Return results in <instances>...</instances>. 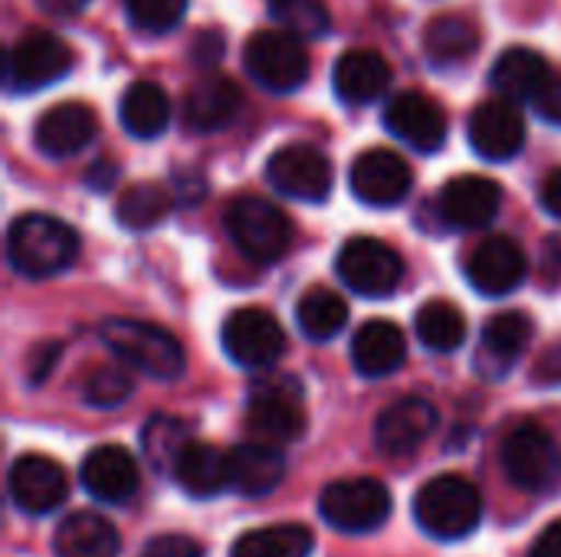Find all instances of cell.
<instances>
[{
  "instance_id": "obj_22",
  "label": "cell",
  "mask_w": 561,
  "mask_h": 557,
  "mask_svg": "<svg viewBox=\"0 0 561 557\" xmlns=\"http://www.w3.org/2000/svg\"><path fill=\"white\" fill-rule=\"evenodd\" d=\"M82 489L108 506H122L138 492V463L125 446H95L79 466Z\"/></svg>"
},
{
  "instance_id": "obj_21",
  "label": "cell",
  "mask_w": 561,
  "mask_h": 557,
  "mask_svg": "<svg viewBox=\"0 0 561 557\" xmlns=\"http://www.w3.org/2000/svg\"><path fill=\"white\" fill-rule=\"evenodd\" d=\"M503 204V187L483 174H460L440 190V217L457 230L486 227Z\"/></svg>"
},
{
  "instance_id": "obj_43",
  "label": "cell",
  "mask_w": 561,
  "mask_h": 557,
  "mask_svg": "<svg viewBox=\"0 0 561 557\" xmlns=\"http://www.w3.org/2000/svg\"><path fill=\"white\" fill-rule=\"evenodd\" d=\"M533 102H536V108H539V115H542L546 121L561 125V72H552V76H549V82L542 85V92H539Z\"/></svg>"
},
{
  "instance_id": "obj_2",
  "label": "cell",
  "mask_w": 561,
  "mask_h": 557,
  "mask_svg": "<svg viewBox=\"0 0 561 557\" xmlns=\"http://www.w3.org/2000/svg\"><path fill=\"white\" fill-rule=\"evenodd\" d=\"M102 341L122 364L154 381H174L184 374V361H187L184 348L161 325L138 322V318H108L102 325Z\"/></svg>"
},
{
  "instance_id": "obj_41",
  "label": "cell",
  "mask_w": 561,
  "mask_h": 557,
  "mask_svg": "<svg viewBox=\"0 0 561 557\" xmlns=\"http://www.w3.org/2000/svg\"><path fill=\"white\" fill-rule=\"evenodd\" d=\"M59 355H62V345H59V341H43V345H36L33 355L26 358V378H30V384H43V381L49 378V371L56 368Z\"/></svg>"
},
{
  "instance_id": "obj_26",
  "label": "cell",
  "mask_w": 561,
  "mask_h": 557,
  "mask_svg": "<svg viewBox=\"0 0 561 557\" xmlns=\"http://www.w3.org/2000/svg\"><path fill=\"white\" fill-rule=\"evenodd\" d=\"M240 89L230 76L210 72L197 79L184 98V118L194 131H220L240 115Z\"/></svg>"
},
{
  "instance_id": "obj_1",
  "label": "cell",
  "mask_w": 561,
  "mask_h": 557,
  "mask_svg": "<svg viewBox=\"0 0 561 557\" xmlns=\"http://www.w3.org/2000/svg\"><path fill=\"white\" fill-rule=\"evenodd\" d=\"M79 256V233L49 213H23L7 230V259L26 279H49Z\"/></svg>"
},
{
  "instance_id": "obj_40",
  "label": "cell",
  "mask_w": 561,
  "mask_h": 557,
  "mask_svg": "<svg viewBox=\"0 0 561 557\" xmlns=\"http://www.w3.org/2000/svg\"><path fill=\"white\" fill-rule=\"evenodd\" d=\"M141 557H204V548L187 535H158L145 545Z\"/></svg>"
},
{
  "instance_id": "obj_12",
  "label": "cell",
  "mask_w": 561,
  "mask_h": 557,
  "mask_svg": "<svg viewBox=\"0 0 561 557\" xmlns=\"http://www.w3.org/2000/svg\"><path fill=\"white\" fill-rule=\"evenodd\" d=\"M503 473L516 489L542 492L556 483L559 473V450L549 430L539 423H519L503 443Z\"/></svg>"
},
{
  "instance_id": "obj_42",
  "label": "cell",
  "mask_w": 561,
  "mask_h": 557,
  "mask_svg": "<svg viewBox=\"0 0 561 557\" xmlns=\"http://www.w3.org/2000/svg\"><path fill=\"white\" fill-rule=\"evenodd\" d=\"M533 381L539 387H561V341L539 355V361L533 364Z\"/></svg>"
},
{
  "instance_id": "obj_23",
  "label": "cell",
  "mask_w": 561,
  "mask_h": 557,
  "mask_svg": "<svg viewBox=\"0 0 561 557\" xmlns=\"http://www.w3.org/2000/svg\"><path fill=\"white\" fill-rule=\"evenodd\" d=\"M227 473L230 489L247 499H263L286 479V456L276 443H240L227 453Z\"/></svg>"
},
{
  "instance_id": "obj_37",
  "label": "cell",
  "mask_w": 561,
  "mask_h": 557,
  "mask_svg": "<svg viewBox=\"0 0 561 557\" xmlns=\"http://www.w3.org/2000/svg\"><path fill=\"white\" fill-rule=\"evenodd\" d=\"M266 7H270V16L283 30H289L302 39H316V36L329 33L332 20H329V10L322 0H266Z\"/></svg>"
},
{
  "instance_id": "obj_48",
  "label": "cell",
  "mask_w": 561,
  "mask_h": 557,
  "mask_svg": "<svg viewBox=\"0 0 561 557\" xmlns=\"http://www.w3.org/2000/svg\"><path fill=\"white\" fill-rule=\"evenodd\" d=\"M539 204H542V210L546 213H552V217H561V167L559 171H552L546 181H542V190H539Z\"/></svg>"
},
{
  "instance_id": "obj_28",
  "label": "cell",
  "mask_w": 561,
  "mask_h": 557,
  "mask_svg": "<svg viewBox=\"0 0 561 557\" xmlns=\"http://www.w3.org/2000/svg\"><path fill=\"white\" fill-rule=\"evenodd\" d=\"M552 72H556V69H552L536 49L513 46V49H506V53L493 62L490 82H493V89H496L503 98H510V102H533V98L542 92V85L549 82Z\"/></svg>"
},
{
  "instance_id": "obj_10",
  "label": "cell",
  "mask_w": 561,
  "mask_h": 557,
  "mask_svg": "<svg viewBox=\"0 0 561 557\" xmlns=\"http://www.w3.org/2000/svg\"><path fill=\"white\" fill-rule=\"evenodd\" d=\"M224 351L233 364L263 371L286 355V332L266 309H237L220 328Z\"/></svg>"
},
{
  "instance_id": "obj_19",
  "label": "cell",
  "mask_w": 561,
  "mask_h": 557,
  "mask_svg": "<svg viewBox=\"0 0 561 557\" xmlns=\"http://www.w3.org/2000/svg\"><path fill=\"white\" fill-rule=\"evenodd\" d=\"M470 144L483 161H510L526 148V118L510 98L483 102L470 115Z\"/></svg>"
},
{
  "instance_id": "obj_7",
  "label": "cell",
  "mask_w": 561,
  "mask_h": 557,
  "mask_svg": "<svg viewBox=\"0 0 561 557\" xmlns=\"http://www.w3.org/2000/svg\"><path fill=\"white\" fill-rule=\"evenodd\" d=\"M243 66L256 85L270 92H296L309 79V53L302 36L289 30H260L243 46Z\"/></svg>"
},
{
  "instance_id": "obj_20",
  "label": "cell",
  "mask_w": 561,
  "mask_h": 557,
  "mask_svg": "<svg viewBox=\"0 0 561 557\" xmlns=\"http://www.w3.org/2000/svg\"><path fill=\"white\" fill-rule=\"evenodd\" d=\"M95 131H99V121L89 105L59 102L36 118L33 141H36L39 154H46L53 161H66V158L79 154L82 148H89Z\"/></svg>"
},
{
  "instance_id": "obj_32",
  "label": "cell",
  "mask_w": 561,
  "mask_h": 557,
  "mask_svg": "<svg viewBox=\"0 0 561 557\" xmlns=\"http://www.w3.org/2000/svg\"><path fill=\"white\" fill-rule=\"evenodd\" d=\"M417 338L434 355H450L467 341V318L463 312L447 299H431L414 315Z\"/></svg>"
},
{
  "instance_id": "obj_47",
  "label": "cell",
  "mask_w": 561,
  "mask_h": 557,
  "mask_svg": "<svg viewBox=\"0 0 561 557\" xmlns=\"http://www.w3.org/2000/svg\"><path fill=\"white\" fill-rule=\"evenodd\" d=\"M529 557H561V519L542 529V535L529 548Z\"/></svg>"
},
{
  "instance_id": "obj_5",
  "label": "cell",
  "mask_w": 561,
  "mask_h": 557,
  "mask_svg": "<svg viewBox=\"0 0 561 557\" xmlns=\"http://www.w3.org/2000/svg\"><path fill=\"white\" fill-rule=\"evenodd\" d=\"M247 430L263 443H296L306 433L302 384L286 374L256 381L247 401Z\"/></svg>"
},
{
  "instance_id": "obj_29",
  "label": "cell",
  "mask_w": 561,
  "mask_h": 557,
  "mask_svg": "<svg viewBox=\"0 0 561 557\" xmlns=\"http://www.w3.org/2000/svg\"><path fill=\"white\" fill-rule=\"evenodd\" d=\"M174 479L178 486L194 496V499H210V496H220L224 489H230V473H227V453H220L217 446L210 443H197L191 440L178 463H174Z\"/></svg>"
},
{
  "instance_id": "obj_38",
  "label": "cell",
  "mask_w": 561,
  "mask_h": 557,
  "mask_svg": "<svg viewBox=\"0 0 561 557\" xmlns=\"http://www.w3.org/2000/svg\"><path fill=\"white\" fill-rule=\"evenodd\" d=\"M135 384H131V374H128V364L118 368V364H102V368H92L89 378L82 381V401L95 410H112V407H122L128 397H131Z\"/></svg>"
},
{
  "instance_id": "obj_24",
  "label": "cell",
  "mask_w": 561,
  "mask_h": 557,
  "mask_svg": "<svg viewBox=\"0 0 561 557\" xmlns=\"http://www.w3.org/2000/svg\"><path fill=\"white\" fill-rule=\"evenodd\" d=\"M335 95L348 105H368L381 98L391 85V66L375 49H348L332 69Z\"/></svg>"
},
{
  "instance_id": "obj_13",
  "label": "cell",
  "mask_w": 561,
  "mask_h": 557,
  "mask_svg": "<svg viewBox=\"0 0 561 557\" xmlns=\"http://www.w3.org/2000/svg\"><path fill=\"white\" fill-rule=\"evenodd\" d=\"M348 184H352V194L368 207H398L411 194L414 171L398 151L371 148L355 158L348 171Z\"/></svg>"
},
{
  "instance_id": "obj_34",
  "label": "cell",
  "mask_w": 561,
  "mask_h": 557,
  "mask_svg": "<svg viewBox=\"0 0 561 557\" xmlns=\"http://www.w3.org/2000/svg\"><path fill=\"white\" fill-rule=\"evenodd\" d=\"M296 322L309 341H332L348 325V305L332 289H309L296 305Z\"/></svg>"
},
{
  "instance_id": "obj_9",
  "label": "cell",
  "mask_w": 561,
  "mask_h": 557,
  "mask_svg": "<svg viewBox=\"0 0 561 557\" xmlns=\"http://www.w3.org/2000/svg\"><path fill=\"white\" fill-rule=\"evenodd\" d=\"M319 515L335 532L368 535L391 519V492L378 479H342L322 489Z\"/></svg>"
},
{
  "instance_id": "obj_11",
  "label": "cell",
  "mask_w": 561,
  "mask_h": 557,
  "mask_svg": "<svg viewBox=\"0 0 561 557\" xmlns=\"http://www.w3.org/2000/svg\"><path fill=\"white\" fill-rule=\"evenodd\" d=\"M266 181L283 197L302 204H322L332 194L335 171L332 161L309 144H286L266 161Z\"/></svg>"
},
{
  "instance_id": "obj_35",
  "label": "cell",
  "mask_w": 561,
  "mask_h": 557,
  "mask_svg": "<svg viewBox=\"0 0 561 557\" xmlns=\"http://www.w3.org/2000/svg\"><path fill=\"white\" fill-rule=\"evenodd\" d=\"M171 190L161 184H131L122 190L118 204H115V220L125 230H154L158 223H164V217L171 213Z\"/></svg>"
},
{
  "instance_id": "obj_17",
  "label": "cell",
  "mask_w": 561,
  "mask_h": 557,
  "mask_svg": "<svg viewBox=\"0 0 561 557\" xmlns=\"http://www.w3.org/2000/svg\"><path fill=\"white\" fill-rule=\"evenodd\" d=\"M440 423V414L424 397H401L388 410H381L375 423V446L385 456H411L421 450Z\"/></svg>"
},
{
  "instance_id": "obj_6",
  "label": "cell",
  "mask_w": 561,
  "mask_h": 557,
  "mask_svg": "<svg viewBox=\"0 0 561 557\" xmlns=\"http://www.w3.org/2000/svg\"><path fill=\"white\" fill-rule=\"evenodd\" d=\"M72 66H76V56L66 39H59L56 33H46V30H33L7 49L3 82H7V92H13V95L39 92V89L59 82L62 76H69Z\"/></svg>"
},
{
  "instance_id": "obj_33",
  "label": "cell",
  "mask_w": 561,
  "mask_h": 557,
  "mask_svg": "<svg viewBox=\"0 0 561 557\" xmlns=\"http://www.w3.org/2000/svg\"><path fill=\"white\" fill-rule=\"evenodd\" d=\"M316 548L306 525H270L237 538L230 557H309Z\"/></svg>"
},
{
  "instance_id": "obj_15",
  "label": "cell",
  "mask_w": 561,
  "mask_h": 557,
  "mask_svg": "<svg viewBox=\"0 0 561 557\" xmlns=\"http://www.w3.org/2000/svg\"><path fill=\"white\" fill-rule=\"evenodd\" d=\"M526 272H529V259L513 236L483 240L467 263L470 286L486 299H503L516 292L526 282Z\"/></svg>"
},
{
  "instance_id": "obj_14",
  "label": "cell",
  "mask_w": 561,
  "mask_h": 557,
  "mask_svg": "<svg viewBox=\"0 0 561 557\" xmlns=\"http://www.w3.org/2000/svg\"><path fill=\"white\" fill-rule=\"evenodd\" d=\"M7 486H10L13 506L26 515H49L53 509L66 502V492H69V479L62 466L43 453L20 456L10 466Z\"/></svg>"
},
{
  "instance_id": "obj_16",
  "label": "cell",
  "mask_w": 561,
  "mask_h": 557,
  "mask_svg": "<svg viewBox=\"0 0 561 557\" xmlns=\"http://www.w3.org/2000/svg\"><path fill=\"white\" fill-rule=\"evenodd\" d=\"M385 128L421 154L440 151L447 141V115L424 92H398L385 105Z\"/></svg>"
},
{
  "instance_id": "obj_3",
  "label": "cell",
  "mask_w": 561,
  "mask_h": 557,
  "mask_svg": "<svg viewBox=\"0 0 561 557\" xmlns=\"http://www.w3.org/2000/svg\"><path fill=\"white\" fill-rule=\"evenodd\" d=\"M417 525L437 542H460L477 532L483 519V496L463 476H437L414 496Z\"/></svg>"
},
{
  "instance_id": "obj_18",
  "label": "cell",
  "mask_w": 561,
  "mask_h": 557,
  "mask_svg": "<svg viewBox=\"0 0 561 557\" xmlns=\"http://www.w3.org/2000/svg\"><path fill=\"white\" fill-rule=\"evenodd\" d=\"M533 341V318L526 312H500L483 325L480 348L473 355V368L483 381H503L516 361L523 358L526 345Z\"/></svg>"
},
{
  "instance_id": "obj_25",
  "label": "cell",
  "mask_w": 561,
  "mask_h": 557,
  "mask_svg": "<svg viewBox=\"0 0 561 557\" xmlns=\"http://www.w3.org/2000/svg\"><path fill=\"white\" fill-rule=\"evenodd\" d=\"M408 358L404 332L388 318L365 322L352 338V364L362 378H388Z\"/></svg>"
},
{
  "instance_id": "obj_49",
  "label": "cell",
  "mask_w": 561,
  "mask_h": 557,
  "mask_svg": "<svg viewBox=\"0 0 561 557\" xmlns=\"http://www.w3.org/2000/svg\"><path fill=\"white\" fill-rule=\"evenodd\" d=\"M39 10L53 13V16H76L89 7V0H36Z\"/></svg>"
},
{
  "instance_id": "obj_31",
  "label": "cell",
  "mask_w": 561,
  "mask_h": 557,
  "mask_svg": "<svg viewBox=\"0 0 561 557\" xmlns=\"http://www.w3.org/2000/svg\"><path fill=\"white\" fill-rule=\"evenodd\" d=\"M477 46H480V30L460 13L434 16L424 30V53L437 69L460 66L467 56L477 53Z\"/></svg>"
},
{
  "instance_id": "obj_45",
  "label": "cell",
  "mask_w": 561,
  "mask_h": 557,
  "mask_svg": "<svg viewBox=\"0 0 561 557\" xmlns=\"http://www.w3.org/2000/svg\"><path fill=\"white\" fill-rule=\"evenodd\" d=\"M174 184H178V200H184V204H197L204 197V177H201V171H191V167L174 171Z\"/></svg>"
},
{
  "instance_id": "obj_4",
  "label": "cell",
  "mask_w": 561,
  "mask_h": 557,
  "mask_svg": "<svg viewBox=\"0 0 561 557\" xmlns=\"http://www.w3.org/2000/svg\"><path fill=\"white\" fill-rule=\"evenodd\" d=\"M227 236L250 263H276L293 243L289 217L263 197H237L224 213Z\"/></svg>"
},
{
  "instance_id": "obj_44",
  "label": "cell",
  "mask_w": 561,
  "mask_h": 557,
  "mask_svg": "<svg viewBox=\"0 0 561 557\" xmlns=\"http://www.w3.org/2000/svg\"><path fill=\"white\" fill-rule=\"evenodd\" d=\"M191 56H194L197 66H214V62L224 56V36H220L217 30L197 33V39H194V46H191Z\"/></svg>"
},
{
  "instance_id": "obj_8",
  "label": "cell",
  "mask_w": 561,
  "mask_h": 557,
  "mask_svg": "<svg viewBox=\"0 0 561 557\" xmlns=\"http://www.w3.org/2000/svg\"><path fill=\"white\" fill-rule=\"evenodd\" d=\"M335 272L348 292L365 299H385L401 286L404 259L378 236H352L335 256Z\"/></svg>"
},
{
  "instance_id": "obj_46",
  "label": "cell",
  "mask_w": 561,
  "mask_h": 557,
  "mask_svg": "<svg viewBox=\"0 0 561 557\" xmlns=\"http://www.w3.org/2000/svg\"><path fill=\"white\" fill-rule=\"evenodd\" d=\"M115 181H118V164H115V161H105V158H102V161H95V164L85 171V184H89L92 190H99V194H102V190H112Z\"/></svg>"
},
{
  "instance_id": "obj_39",
  "label": "cell",
  "mask_w": 561,
  "mask_h": 557,
  "mask_svg": "<svg viewBox=\"0 0 561 557\" xmlns=\"http://www.w3.org/2000/svg\"><path fill=\"white\" fill-rule=\"evenodd\" d=\"M125 10L138 30L171 33L187 13V0H125Z\"/></svg>"
},
{
  "instance_id": "obj_27",
  "label": "cell",
  "mask_w": 561,
  "mask_h": 557,
  "mask_svg": "<svg viewBox=\"0 0 561 557\" xmlns=\"http://www.w3.org/2000/svg\"><path fill=\"white\" fill-rule=\"evenodd\" d=\"M56 557H118V532L105 515L72 512L56 525L53 535Z\"/></svg>"
},
{
  "instance_id": "obj_36",
  "label": "cell",
  "mask_w": 561,
  "mask_h": 557,
  "mask_svg": "<svg viewBox=\"0 0 561 557\" xmlns=\"http://www.w3.org/2000/svg\"><path fill=\"white\" fill-rule=\"evenodd\" d=\"M187 443H191L187 427L174 417H151L148 427L141 430V446L154 469H174V463Z\"/></svg>"
},
{
  "instance_id": "obj_30",
  "label": "cell",
  "mask_w": 561,
  "mask_h": 557,
  "mask_svg": "<svg viewBox=\"0 0 561 557\" xmlns=\"http://www.w3.org/2000/svg\"><path fill=\"white\" fill-rule=\"evenodd\" d=\"M118 121L131 138H158L171 121V102L168 92L158 82H131L118 102Z\"/></svg>"
}]
</instances>
